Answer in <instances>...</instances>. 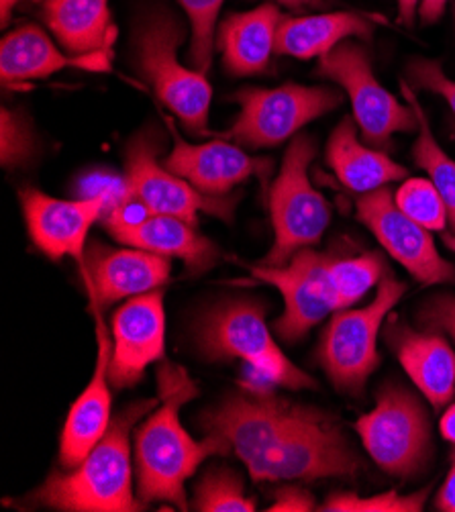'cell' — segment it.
Here are the masks:
<instances>
[{
  "label": "cell",
  "mask_w": 455,
  "mask_h": 512,
  "mask_svg": "<svg viewBox=\"0 0 455 512\" xmlns=\"http://www.w3.org/2000/svg\"><path fill=\"white\" fill-rule=\"evenodd\" d=\"M158 388L162 404L135 435L137 492L143 502L164 500L188 508L184 482L207 457L229 453L231 447L213 435L196 441L182 427L180 408L196 396V386L182 368L162 360Z\"/></svg>",
  "instance_id": "cell-1"
},
{
  "label": "cell",
  "mask_w": 455,
  "mask_h": 512,
  "mask_svg": "<svg viewBox=\"0 0 455 512\" xmlns=\"http://www.w3.org/2000/svg\"><path fill=\"white\" fill-rule=\"evenodd\" d=\"M158 400H141L111 421L109 431L70 474H54L35 494L39 506L68 512H135L143 508L133 496L131 441L133 427L156 411Z\"/></svg>",
  "instance_id": "cell-2"
},
{
  "label": "cell",
  "mask_w": 455,
  "mask_h": 512,
  "mask_svg": "<svg viewBox=\"0 0 455 512\" xmlns=\"http://www.w3.org/2000/svg\"><path fill=\"white\" fill-rule=\"evenodd\" d=\"M184 29L166 11L147 15L135 33V56L143 78L154 86L158 98L194 135H209V109L213 88L198 70L178 62Z\"/></svg>",
  "instance_id": "cell-3"
},
{
  "label": "cell",
  "mask_w": 455,
  "mask_h": 512,
  "mask_svg": "<svg viewBox=\"0 0 455 512\" xmlns=\"http://www.w3.org/2000/svg\"><path fill=\"white\" fill-rule=\"evenodd\" d=\"M307 413V406L292 404L266 390L241 386L200 417L205 435L223 439L245 464L256 482L266 480L268 464L278 443Z\"/></svg>",
  "instance_id": "cell-4"
},
{
  "label": "cell",
  "mask_w": 455,
  "mask_h": 512,
  "mask_svg": "<svg viewBox=\"0 0 455 512\" xmlns=\"http://www.w3.org/2000/svg\"><path fill=\"white\" fill-rule=\"evenodd\" d=\"M315 156L317 147L313 139L305 135L292 139L270 194L274 245L262 266L288 264L298 251L319 243L329 227V202L309 180V166Z\"/></svg>",
  "instance_id": "cell-5"
},
{
  "label": "cell",
  "mask_w": 455,
  "mask_h": 512,
  "mask_svg": "<svg viewBox=\"0 0 455 512\" xmlns=\"http://www.w3.org/2000/svg\"><path fill=\"white\" fill-rule=\"evenodd\" d=\"M198 345L209 360L247 362L276 386L290 390L317 386L309 374L296 368L280 351L258 302L235 300L217 306L198 329Z\"/></svg>",
  "instance_id": "cell-6"
},
{
  "label": "cell",
  "mask_w": 455,
  "mask_h": 512,
  "mask_svg": "<svg viewBox=\"0 0 455 512\" xmlns=\"http://www.w3.org/2000/svg\"><path fill=\"white\" fill-rule=\"evenodd\" d=\"M407 286L384 272L374 300L356 311H339L325 329L319 345V362L337 390L362 396L370 374L380 364L378 335L384 319L394 309Z\"/></svg>",
  "instance_id": "cell-7"
},
{
  "label": "cell",
  "mask_w": 455,
  "mask_h": 512,
  "mask_svg": "<svg viewBox=\"0 0 455 512\" xmlns=\"http://www.w3.org/2000/svg\"><path fill=\"white\" fill-rule=\"evenodd\" d=\"M356 431L374 462L388 474H419L431 451V425L421 400L402 386L380 390L376 408L356 423Z\"/></svg>",
  "instance_id": "cell-8"
},
{
  "label": "cell",
  "mask_w": 455,
  "mask_h": 512,
  "mask_svg": "<svg viewBox=\"0 0 455 512\" xmlns=\"http://www.w3.org/2000/svg\"><path fill=\"white\" fill-rule=\"evenodd\" d=\"M319 74L337 82L347 92L353 119L370 145L384 147L400 131H419L415 109L400 105L398 98L378 82L368 51L362 45L353 41L339 43L321 58Z\"/></svg>",
  "instance_id": "cell-9"
},
{
  "label": "cell",
  "mask_w": 455,
  "mask_h": 512,
  "mask_svg": "<svg viewBox=\"0 0 455 512\" xmlns=\"http://www.w3.org/2000/svg\"><path fill=\"white\" fill-rule=\"evenodd\" d=\"M241 113L227 133L245 147H272L341 105V94L321 86L286 84L274 90L245 88L237 94Z\"/></svg>",
  "instance_id": "cell-10"
},
{
  "label": "cell",
  "mask_w": 455,
  "mask_h": 512,
  "mask_svg": "<svg viewBox=\"0 0 455 512\" xmlns=\"http://www.w3.org/2000/svg\"><path fill=\"white\" fill-rule=\"evenodd\" d=\"M331 258V253L307 247L284 266H249L251 276L276 286L284 298V315L274 327L286 343L300 341L327 315L341 311L329 274Z\"/></svg>",
  "instance_id": "cell-11"
},
{
  "label": "cell",
  "mask_w": 455,
  "mask_h": 512,
  "mask_svg": "<svg viewBox=\"0 0 455 512\" xmlns=\"http://www.w3.org/2000/svg\"><path fill=\"white\" fill-rule=\"evenodd\" d=\"M162 139L158 131H143L125 149L127 194L141 200L154 215H172L196 227L198 213L231 219L233 202L198 192L184 178L160 166Z\"/></svg>",
  "instance_id": "cell-12"
},
{
  "label": "cell",
  "mask_w": 455,
  "mask_h": 512,
  "mask_svg": "<svg viewBox=\"0 0 455 512\" xmlns=\"http://www.w3.org/2000/svg\"><path fill=\"white\" fill-rule=\"evenodd\" d=\"M360 468L341 427L325 413L307 408L302 419L274 449L266 480H319L351 476Z\"/></svg>",
  "instance_id": "cell-13"
},
{
  "label": "cell",
  "mask_w": 455,
  "mask_h": 512,
  "mask_svg": "<svg viewBox=\"0 0 455 512\" xmlns=\"http://www.w3.org/2000/svg\"><path fill=\"white\" fill-rule=\"evenodd\" d=\"M358 219L376 235L382 247L423 284L455 280V268L441 258L429 229L404 215L384 186L362 194L356 204Z\"/></svg>",
  "instance_id": "cell-14"
},
{
  "label": "cell",
  "mask_w": 455,
  "mask_h": 512,
  "mask_svg": "<svg viewBox=\"0 0 455 512\" xmlns=\"http://www.w3.org/2000/svg\"><path fill=\"white\" fill-rule=\"evenodd\" d=\"M21 204L31 241L49 260L72 258L82 270L88 231L109 211V202L105 198L62 200L27 188L21 192Z\"/></svg>",
  "instance_id": "cell-15"
},
{
  "label": "cell",
  "mask_w": 455,
  "mask_h": 512,
  "mask_svg": "<svg viewBox=\"0 0 455 512\" xmlns=\"http://www.w3.org/2000/svg\"><path fill=\"white\" fill-rule=\"evenodd\" d=\"M164 294L151 290L127 300L113 317V355L109 376L115 388L135 386L147 366L164 360Z\"/></svg>",
  "instance_id": "cell-16"
},
{
  "label": "cell",
  "mask_w": 455,
  "mask_h": 512,
  "mask_svg": "<svg viewBox=\"0 0 455 512\" xmlns=\"http://www.w3.org/2000/svg\"><path fill=\"white\" fill-rule=\"evenodd\" d=\"M80 272L90 302L107 309L117 300L160 288L170 278L172 266L170 258L158 253L137 247L109 249L103 243H94Z\"/></svg>",
  "instance_id": "cell-17"
},
{
  "label": "cell",
  "mask_w": 455,
  "mask_h": 512,
  "mask_svg": "<svg viewBox=\"0 0 455 512\" xmlns=\"http://www.w3.org/2000/svg\"><path fill=\"white\" fill-rule=\"evenodd\" d=\"M92 304V313L96 319V366L92 372V380L72 404L70 415L64 425L62 443H60V459L62 466L74 470L82 459L92 451V447L105 437L111 427V355L113 343L111 335L103 321V309L98 304Z\"/></svg>",
  "instance_id": "cell-18"
},
{
  "label": "cell",
  "mask_w": 455,
  "mask_h": 512,
  "mask_svg": "<svg viewBox=\"0 0 455 512\" xmlns=\"http://www.w3.org/2000/svg\"><path fill=\"white\" fill-rule=\"evenodd\" d=\"M174 149L166 158L164 166L192 184L198 192L215 198L231 192L237 184L245 182L249 176L262 174L268 170V160H256L227 141H209L202 145H192L184 141L176 129Z\"/></svg>",
  "instance_id": "cell-19"
},
{
  "label": "cell",
  "mask_w": 455,
  "mask_h": 512,
  "mask_svg": "<svg viewBox=\"0 0 455 512\" xmlns=\"http://www.w3.org/2000/svg\"><path fill=\"white\" fill-rule=\"evenodd\" d=\"M386 341L431 406L443 408L455 394V353L449 343L435 331L419 333L398 323L388 327Z\"/></svg>",
  "instance_id": "cell-20"
},
{
  "label": "cell",
  "mask_w": 455,
  "mask_h": 512,
  "mask_svg": "<svg viewBox=\"0 0 455 512\" xmlns=\"http://www.w3.org/2000/svg\"><path fill=\"white\" fill-rule=\"evenodd\" d=\"M68 66L82 70H107L109 51L90 56H64L39 27L25 25L5 35L0 43V74L3 84L47 78Z\"/></svg>",
  "instance_id": "cell-21"
},
{
  "label": "cell",
  "mask_w": 455,
  "mask_h": 512,
  "mask_svg": "<svg viewBox=\"0 0 455 512\" xmlns=\"http://www.w3.org/2000/svg\"><path fill=\"white\" fill-rule=\"evenodd\" d=\"M282 21L274 5L227 17L219 27V49L223 64L235 76L266 72L272 51H276V31Z\"/></svg>",
  "instance_id": "cell-22"
},
{
  "label": "cell",
  "mask_w": 455,
  "mask_h": 512,
  "mask_svg": "<svg viewBox=\"0 0 455 512\" xmlns=\"http://www.w3.org/2000/svg\"><path fill=\"white\" fill-rule=\"evenodd\" d=\"M327 164L347 190L358 194L374 192L409 176L407 168L386 153L366 147L349 117L335 127L327 143Z\"/></svg>",
  "instance_id": "cell-23"
},
{
  "label": "cell",
  "mask_w": 455,
  "mask_h": 512,
  "mask_svg": "<svg viewBox=\"0 0 455 512\" xmlns=\"http://www.w3.org/2000/svg\"><path fill=\"white\" fill-rule=\"evenodd\" d=\"M374 25L358 13H323L282 17L276 31V54L298 60L323 58L349 37H372Z\"/></svg>",
  "instance_id": "cell-24"
},
{
  "label": "cell",
  "mask_w": 455,
  "mask_h": 512,
  "mask_svg": "<svg viewBox=\"0 0 455 512\" xmlns=\"http://www.w3.org/2000/svg\"><path fill=\"white\" fill-rule=\"evenodd\" d=\"M111 235L127 247L178 258L192 272L211 268L217 258V247L207 237L196 233L194 225L172 215H151L141 225L119 229Z\"/></svg>",
  "instance_id": "cell-25"
},
{
  "label": "cell",
  "mask_w": 455,
  "mask_h": 512,
  "mask_svg": "<svg viewBox=\"0 0 455 512\" xmlns=\"http://www.w3.org/2000/svg\"><path fill=\"white\" fill-rule=\"evenodd\" d=\"M43 19L70 56L109 51L115 39L109 0H45Z\"/></svg>",
  "instance_id": "cell-26"
},
{
  "label": "cell",
  "mask_w": 455,
  "mask_h": 512,
  "mask_svg": "<svg viewBox=\"0 0 455 512\" xmlns=\"http://www.w3.org/2000/svg\"><path fill=\"white\" fill-rule=\"evenodd\" d=\"M404 98L409 100V105L415 109L417 117H419V137L415 143V162L429 174V180L435 184V188L439 190L441 198L445 200V207L449 213V221L451 227L455 231V162L447 156V153L439 147V143L435 141L429 121L423 113V109L419 107V100L413 92V88L409 84L400 86Z\"/></svg>",
  "instance_id": "cell-27"
},
{
  "label": "cell",
  "mask_w": 455,
  "mask_h": 512,
  "mask_svg": "<svg viewBox=\"0 0 455 512\" xmlns=\"http://www.w3.org/2000/svg\"><path fill=\"white\" fill-rule=\"evenodd\" d=\"M386 268L378 253H364L356 258H331L329 274L339 296L341 311L360 300L372 286L380 284Z\"/></svg>",
  "instance_id": "cell-28"
},
{
  "label": "cell",
  "mask_w": 455,
  "mask_h": 512,
  "mask_svg": "<svg viewBox=\"0 0 455 512\" xmlns=\"http://www.w3.org/2000/svg\"><path fill=\"white\" fill-rule=\"evenodd\" d=\"M194 510L202 512H254L256 502L245 498L243 484L233 470L215 468L196 486Z\"/></svg>",
  "instance_id": "cell-29"
},
{
  "label": "cell",
  "mask_w": 455,
  "mask_h": 512,
  "mask_svg": "<svg viewBox=\"0 0 455 512\" xmlns=\"http://www.w3.org/2000/svg\"><path fill=\"white\" fill-rule=\"evenodd\" d=\"M398 209L409 215L413 221L423 225L429 231H443L449 219L445 200L431 180L425 178H409L404 182L396 196Z\"/></svg>",
  "instance_id": "cell-30"
},
{
  "label": "cell",
  "mask_w": 455,
  "mask_h": 512,
  "mask_svg": "<svg viewBox=\"0 0 455 512\" xmlns=\"http://www.w3.org/2000/svg\"><path fill=\"white\" fill-rule=\"evenodd\" d=\"M192 25L188 62L205 74L213 62V41L223 0H178Z\"/></svg>",
  "instance_id": "cell-31"
},
{
  "label": "cell",
  "mask_w": 455,
  "mask_h": 512,
  "mask_svg": "<svg viewBox=\"0 0 455 512\" xmlns=\"http://www.w3.org/2000/svg\"><path fill=\"white\" fill-rule=\"evenodd\" d=\"M429 496V488L400 496L396 492L378 494L372 498H360L356 494H333L321 506L323 512H419Z\"/></svg>",
  "instance_id": "cell-32"
},
{
  "label": "cell",
  "mask_w": 455,
  "mask_h": 512,
  "mask_svg": "<svg viewBox=\"0 0 455 512\" xmlns=\"http://www.w3.org/2000/svg\"><path fill=\"white\" fill-rule=\"evenodd\" d=\"M33 133L29 123L19 115L3 109V143H0V160L5 168H17L29 162L33 153Z\"/></svg>",
  "instance_id": "cell-33"
},
{
  "label": "cell",
  "mask_w": 455,
  "mask_h": 512,
  "mask_svg": "<svg viewBox=\"0 0 455 512\" xmlns=\"http://www.w3.org/2000/svg\"><path fill=\"white\" fill-rule=\"evenodd\" d=\"M411 78L415 80L417 86L431 90L439 96H443L447 100V105L451 107L453 115H455V82L449 80L441 66L437 62H429V60H415L409 68Z\"/></svg>",
  "instance_id": "cell-34"
},
{
  "label": "cell",
  "mask_w": 455,
  "mask_h": 512,
  "mask_svg": "<svg viewBox=\"0 0 455 512\" xmlns=\"http://www.w3.org/2000/svg\"><path fill=\"white\" fill-rule=\"evenodd\" d=\"M419 321L427 331H445L455 341V296L439 294L419 311Z\"/></svg>",
  "instance_id": "cell-35"
},
{
  "label": "cell",
  "mask_w": 455,
  "mask_h": 512,
  "mask_svg": "<svg viewBox=\"0 0 455 512\" xmlns=\"http://www.w3.org/2000/svg\"><path fill=\"white\" fill-rule=\"evenodd\" d=\"M272 512H311L315 510V498L300 488H282L276 494Z\"/></svg>",
  "instance_id": "cell-36"
},
{
  "label": "cell",
  "mask_w": 455,
  "mask_h": 512,
  "mask_svg": "<svg viewBox=\"0 0 455 512\" xmlns=\"http://www.w3.org/2000/svg\"><path fill=\"white\" fill-rule=\"evenodd\" d=\"M435 506L437 510H443V512H455V447L451 451L449 474L435 498Z\"/></svg>",
  "instance_id": "cell-37"
},
{
  "label": "cell",
  "mask_w": 455,
  "mask_h": 512,
  "mask_svg": "<svg viewBox=\"0 0 455 512\" xmlns=\"http://www.w3.org/2000/svg\"><path fill=\"white\" fill-rule=\"evenodd\" d=\"M421 7H419V15L425 23H433V21H439L443 11H445V5L449 3V0H419Z\"/></svg>",
  "instance_id": "cell-38"
},
{
  "label": "cell",
  "mask_w": 455,
  "mask_h": 512,
  "mask_svg": "<svg viewBox=\"0 0 455 512\" xmlns=\"http://www.w3.org/2000/svg\"><path fill=\"white\" fill-rule=\"evenodd\" d=\"M274 3L288 7L292 11H302V9H325L331 5V0H274Z\"/></svg>",
  "instance_id": "cell-39"
},
{
  "label": "cell",
  "mask_w": 455,
  "mask_h": 512,
  "mask_svg": "<svg viewBox=\"0 0 455 512\" xmlns=\"http://www.w3.org/2000/svg\"><path fill=\"white\" fill-rule=\"evenodd\" d=\"M396 3H398V21L411 25L417 15L419 0H396Z\"/></svg>",
  "instance_id": "cell-40"
},
{
  "label": "cell",
  "mask_w": 455,
  "mask_h": 512,
  "mask_svg": "<svg viewBox=\"0 0 455 512\" xmlns=\"http://www.w3.org/2000/svg\"><path fill=\"white\" fill-rule=\"evenodd\" d=\"M441 435L447 441L455 443V404L449 406L447 411H445V415L441 417Z\"/></svg>",
  "instance_id": "cell-41"
},
{
  "label": "cell",
  "mask_w": 455,
  "mask_h": 512,
  "mask_svg": "<svg viewBox=\"0 0 455 512\" xmlns=\"http://www.w3.org/2000/svg\"><path fill=\"white\" fill-rule=\"evenodd\" d=\"M19 3H23V0H0V17H3V25H7L13 7H17Z\"/></svg>",
  "instance_id": "cell-42"
},
{
  "label": "cell",
  "mask_w": 455,
  "mask_h": 512,
  "mask_svg": "<svg viewBox=\"0 0 455 512\" xmlns=\"http://www.w3.org/2000/svg\"><path fill=\"white\" fill-rule=\"evenodd\" d=\"M443 241H445V245L455 253V235H443Z\"/></svg>",
  "instance_id": "cell-43"
}]
</instances>
